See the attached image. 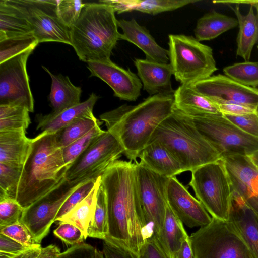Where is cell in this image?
I'll return each mask as SVG.
<instances>
[{"label":"cell","instance_id":"obj_1","mask_svg":"<svg viewBox=\"0 0 258 258\" xmlns=\"http://www.w3.org/2000/svg\"><path fill=\"white\" fill-rule=\"evenodd\" d=\"M101 185L108 216V234L104 240L139 258L145 241L154 232L140 201L134 163L115 161L101 176Z\"/></svg>","mask_w":258,"mask_h":258},{"label":"cell","instance_id":"obj_2","mask_svg":"<svg viewBox=\"0 0 258 258\" xmlns=\"http://www.w3.org/2000/svg\"><path fill=\"white\" fill-rule=\"evenodd\" d=\"M173 94L150 96L136 105L123 104L100 115L130 161H135L157 127L173 112Z\"/></svg>","mask_w":258,"mask_h":258},{"label":"cell","instance_id":"obj_3","mask_svg":"<svg viewBox=\"0 0 258 258\" xmlns=\"http://www.w3.org/2000/svg\"><path fill=\"white\" fill-rule=\"evenodd\" d=\"M68 169L55 133L41 132L31 139L29 152L23 166L16 200L24 208L55 187Z\"/></svg>","mask_w":258,"mask_h":258},{"label":"cell","instance_id":"obj_4","mask_svg":"<svg viewBox=\"0 0 258 258\" xmlns=\"http://www.w3.org/2000/svg\"><path fill=\"white\" fill-rule=\"evenodd\" d=\"M117 20L109 5L87 3L70 28L71 46L84 62L110 58L119 39Z\"/></svg>","mask_w":258,"mask_h":258},{"label":"cell","instance_id":"obj_5","mask_svg":"<svg viewBox=\"0 0 258 258\" xmlns=\"http://www.w3.org/2000/svg\"><path fill=\"white\" fill-rule=\"evenodd\" d=\"M157 141L180 163L184 171H192L221 157L196 127L192 119L174 107L149 142Z\"/></svg>","mask_w":258,"mask_h":258},{"label":"cell","instance_id":"obj_6","mask_svg":"<svg viewBox=\"0 0 258 258\" xmlns=\"http://www.w3.org/2000/svg\"><path fill=\"white\" fill-rule=\"evenodd\" d=\"M168 39L173 75L181 85H189L206 79L218 70L211 47L192 36L170 34Z\"/></svg>","mask_w":258,"mask_h":258},{"label":"cell","instance_id":"obj_7","mask_svg":"<svg viewBox=\"0 0 258 258\" xmlns=\"http://www.w3.org/2000/svg\"><path fill=\"white\" fill-rule=\"evenodd\" d=\"M189 185L212 217L228 221L232 189L222 159L193 170Z\"/></svg>","mask_w":258,"mask_h":258},{"label":"cell","instance_id":"obj_8","mask_svg":"<svg viewBox=\"0 0 258 258\" xmlns=\"http://www.w3.org/2000/svg\"><path fill=\"white\" fill-rule=\"evenodd\" d=\"M189 239L195 258H253L228 221L212 217L209 224L191 233Z\"/></svg>","mask_w":258,"mask_h":258},{"label":"cell","instance_id":"obj_9","mask_svg":"<svg viewBox=\"0 0 258 258\" xmlns=\"http://www.w3.org/2000/svg\"><path fill=\"white\" fill-rule=\"evenodd\" d=\"M191 118L222 159L237 155L250 156L258 151V138L244 132L222 114Z\"/></svg>","mask_w":258,"mask_h":258},{"label":"cell","instance_id":"obj_10","mask_svg":"<svg viewBox=\"0 0 258 258\" xmlns=\"http://www.w3.org/2000/svg\"><path fill=\"white\" fill-rule=\"evenodd\" d=\"M85 181H71L64 177L55 187L24 208L20 222L37 243L40 244L48 234L64 202Z\"/></svg>","mask_w":258,"mask_h":258},{"label":"cell","instance_id":"obj_11","mask_svg":"<svg viewBox=\"0 0 258 258\" xmlns=\"http://www.w3.org/2000/svg\"><path fill=\"white\" fill-rule=\"evenodd\" d=\"M124 152L117 138L105 131L72 163L64 177L71 181L97 179Z\"/></svg>","mask_w":258,"mask_h":258},{"label":"cell","instance_id":"obj_12","mask_svg":"<svg viewBox=\"0 0 258 258\" xmlns=\"http://www.w3.org/2000/svg\"><path fill=\"white\" fill-rule=\"evenodd\" d=\"M136 184L144 215L155 234L161 230L167 203V187L170 178L160 175L140 162L134 161Z\"/></svg>","mask_w":258,"mask_h":258},{"label":"cell","instance_id":"obj_13","mask_svg":"<svg viewBox=\"0 0 258 258\" xmlns=\"http://www.w3.org/2000/svg\"><path fill=\"white\" fill-rule=\"evenodd\" d=\"M15 1L25 13L39 43L58 42L71 45L70 28L57 14L59 1Z\"/></svg>","mask_w":258,"mask_h":258},{"label":"cell","instance_id":"obj_14","mask_svg":"<svg viewBox=\"0 0 258 258\" xmlns=\"http://www.w3.org/2000/svg\"><path fill=\"white\" fill-rule=\"evenodd\" d=\"M33 50L0 63V105H17L34 111V99L27 72L28 58Z\"/></svg>","mask_w":258,"mask_h":258},{"label":"cell","instance_id":"obj_15","mask_svg":"<svg viewBox=\"0 0 258 258\" xmlns=\"http://www.w3.org/2000/svg\"><path fill=\"white\" fill-rule=\"evenodd\" d=\"M215 104L234 102L258 105V89L245 86L226 75L218 74L189 85Z\"/></svg>","mask_w":258,"mask_h":258},{"label":"cell","instance_id":"obj_16","mask_svg":"<svg viewBox=\"0 0 258 258\" xmlns=\"http://www.w3.org/2000/svg\"><path fill=\"white\" fill-rule=\"evenodd\" d=\"M222 160L232 192L258 216V168L249 156L233 155Z\"/></svg>","mask_w":258,"mask_h":258},{"label":"cell","instance_id":"obj_17","mask_svg":"<svg viewBox=\"0 0 258 258\" xmlns=\"http://www.w3.org/2000/svg\"><path fill=\"white\" fill-rule=\"evenodd\" d=\"M91 76L99 78L108 84L114 96L120 100L135 101L141 95L142 83L137 75L113 62L110 58L87 62Z\"/></svg>","mask_w":258,"mask_h":258},{"label":"cell","instance_id":"obj_18","mask_svg":"<svg viewBox=\"0 0 258 258\" xmlns=\"http://www.w3.org/2000/svg\"><path fill=\"white\" fill-rule=\"evenodd\" d=\"M166 194L168 205L188 227H202L212 221V217L201 202L189 192L176 176L170 178Z\"/></svg>","mask_w":258,"mask_h":258},{"label":"cell","instance_id":"obj_19","mask_svg":"<svg viewBox=\"0 0 258 258\" xmlns=\"http://www.w3.org/2000/svg\"><path fill=\"white\" fill-rule=\"evenodd\" d=\"M244 242L253 258H258V216L232 192L228 221Z\"/></svg>","mask_w":258,"mask_h":258},{"label":"cell","instance_id":"obj_20","mask_svg":"<svg viewBox=\"0 0 258 258\" xmlns=\"http://www.w3.org/2000/svg\"><path fill=\"white\" fill-rule=\"evenodd\" d=\"M117 24L123 32L120 33L119 39L137 46L145 53L146 59L168 63V50L160 46L145 27L140 25L134 18L117 20Z\"/></svg>","mask_w":258,"mask_h":258},{"label":"cell","instance_id":"obj_21","mask_svg":"<svg viewBox=\"0 0 258 258\" xmlns=\"http://www.w3.org/2000/svg\"><path fill=\"white\" fill-rule=\"evenodd\" d=\"M134 62L143 89L150 96L174 94L171 81L173 71L170 63L139 58H135Z\"/></svg>","mask_w":258,"mask_h":258},{"label":"cell","instance_id":"obj_22","mask_svg":"<svg viewBox=\"0 0 258 258\" xmlns=\"http://www.w3.org/2000/svg\"><path fill=\"white\" fill-rule=\"evenodd\" d=\"M138 158L145 166L163 176L171 178L185 172L180 163L157 141L149 142Z\"/></svg>","mask_w":258,"mask_h":258},{"label":"cell","instance_id":"obj_23","mask_svg":"<svg viewBox=\"0 0 258 258\" xmlns=\"http://www.w3.org/2000/svg\"><path fill=\"white\" fill-rule=\"evenodd\" d=\"M173 95L175 108L190 117L222 114L216 104L189 85H180Z\"/></svg>","mask_w":258,"mask_h":258},{"label":"cell","instance_id":"obj_24","mask_svg":"<svg viewBox=\"0 0 258 258\" xmlns=\"http://www.w3.org/2000/svg\"><path fill=\"white\" fill-rule=\"evenodd\" d=\"M99 97L92 93L89 98L80 104L58 112L37 116V130L54 133L76 120L93 113L94 106Z\"/></svg>","mask_w":258,"mask_h":258},{"label":"cell","instance_id":"obj_25","mask_svg":"<svg viewBox=\"0 0 258 258\" xmlns=\"http://www.w3.org/2000/svg\"><path fill=\"white\" fill-rule=\"evenodd\" d=\"M31 34V25L16 1L1 0L0 41Z\"/></svg>","mask_w":258,"mask_h":258},{"label":"cell","instance_id":"obj_26","mask_svg":"<svg viewBox=\"0 0 258 258\" xmlns=\"http://www.w3.org/2000/svg\"><path fill=\"white\" fill-rule=\"evenodd\" d=\"M26 133L24 130L0 132V163L23 167L31 145Z\"/></svg>","mask_w":258,"mask_h":258},{"label":"cell","instance_id":"obj_27","mask_svg":"<svg viewBox=\"0 0 258 258\" xmlns=\"http://www.w3.org/2000/svg\"><path fill=\"white\" fill-rule=\"evenodd\" d=\"M227 5L234 12L238 22L236 55L248 61L254 46L258 42V15L254 13L251 6L248 13L244 15L240 12L239 4H235L234 7Z\"/></svg>","mask_w":258,"mask_h":258},{"label":"cell","instance_id":"obj_28","mask_svg":"<svg viewBox=\"0 0 258 258\" xmlns=\"http://www.w3.org/2000/svg\"><path fill=\"white\" fill-rule=\"evenodd\" d=\"M43 69L51 79L49 100L53 112H58L81 103V88L74 85L68 76L54 75L47 68Z\"/></svg>","mask_w":258,"mask_h":258},{"label":"cell","instance_id":"obj_29","mask_svg":"<svg viewBox=\"0 0 258 258\" xmlns=\"http://www.w3.org/2000/svg\"><path fill=\"white\" fill-rule=\"evenodd\" d=\"M119 14L133 11L152 15L176 10L199 0H101Z\"/></svg>","mask_w":258,"mask_h":258},{"label":"cell","instance_id":"obj_30","mask_svg":"<svg viewBox=\"0 0 258 258\" xmlns=\"http://www.w3.org/2000/svg\"><path fill=\"white\" fill-rule=\"evenodd\" d=\"M156 236L161 245L172 258L179 250L183 241L189 236L183 224L168 205L162 227Z\"/></svg>","mask_w":258,"mask_h":258},{"label":"cell","instance_id":"obj_31","mask_svg":"<svg viewBox=\"0 0 258 258\" xmlns=\"http://www.w3.org/2000/svg\"><path fill=\"white\" fill-rule=\"evenodd\" d=\"M238 25L237 19L213 11L198 19L195 29L199 41L211 40Z\"/></svg>","mask_w":258,"mask_h":258},{"label":"cell","instance_id":"obj_32","mask_svg":"<svg viewBox=\"0 0 258 258\" xmlns=\"http://www.w3.org/2000/svg\"><path fill=\"white\" fill-rule=\"evenodd\" d=\"M100 182L101 176L98 178L90 194L57 221L70 223L78 227L85 239L88 237V230L94 214Z\"/></svg>","mask_w":258,"mask_h":258},{"label":"cell","instance_id":"obj_33","mask_svg":"<svg viewBox=\"0 0 258 258\" xmlns=\"http://www.w3.org/2000/svg\"><path fill=\"white\" fill-rule=\"evenodd\" d=\"M101 124L93 113L81 117L55 133L57 144L64 148Z\"/></svg>","mask_w":258,"mask_h":258},{"label":"cell","instance_id":"obj_34","mask_svg":"<svg viewBox=\"0 0 258 258\" xmlns=\"http://www.w3.org/2000/svg\"><path fill=\"white\" fill-rule=\"evenodd\" d=\"M29 111L25 107L0 105V132L24 130L31 123Z\"/></svg>","mask_w":258,"mask_h":258},{"label":"cell","instance_id":"obj_35","mask_svg":"<svg viewBox=\"0 0 258 258\" xmlns=\"http://www.w3.org/2000/svg\"><path fill=\"white\" fill-rule=\"evenodd\" d=\"M108 234V216L105 195L100 184L94 214L88 230V237L105 239Z\"/></svg>","mask_w":258,"mask_h":258},{"label":"cell","instance_id":"obj_36","mask_svg":"<svg viewBox=\"0 0 258 258\" xmlns=\"http://www.w3.org/2000/svg\"><path fill=\"white\" fill-rule=\"evenodd\" d=\"M39 42L33 34L7 38L0 41V63L34 50Z\"/></svg>","mask_w":258,"mask_h":258},{"label":"cell","instance_id":"obj_37","mask_svg":"<svg viewBox=\"0 0 258 258\" xmlns=\"http://www.w3.org/2000/svg\"><path fill=\"white\" fill-rule=\"evenodd\" d=\"M225 75L247 87H258V62L236 63L223 69Z\"/></svg>","mask_w":258,"mask_h":258},{"label":"cell","instance_id":"obj_38","mask_svg":"<svg viewBox=\"0 0 258 258\" xmlns=\"http://www.w3.org/2000/svg\"><path fill=\"white\" fill-rule=\"evenodd\" d=\"M23 167L0 163V199H16Z\"/></svg>","mask_w":258,"mask_h":258},{"label":"cell","instance_id":"obj_39","mask_svg":"<svg viewBox=\"0 0 258 258\" xmlns=\"http://www.w3.org/2000/svg\"><path fill=\"white\" fill-rule=\"evenodd\" d=\"M100 125H97L87 134L62 149V156L66 165L72 163L105 131Z\"/></svg>","mask_w":258,"mask_h":258},{"label":"cell","instance_id":"obj_40","mask_svg":"<svg viewBox=\"0 0 258 258\" xmlns=\"http://www.w3.org/2000/svg\"><path fill=\"white\" fill-rule=\"evenodd\" d=\"M24 209L15 199H0V228L19 222Z\"/></svg>","mask_w":258,"mask_h":258},{"label":"cell","instance_id":"obj_41","mask_svg":"<svg viewBox=\"0 0 258 258\" xmlns=\"http://www.w3.org/2000/svg\"><path fill=\"white\" fill-rule=\"evenodd\" d=\"M97 179L85 181L72 192L59 210L55 221H57L76 205L85 199L95 186Z\"/></svg>","mask_w":258,"mask_h":258},{"label":"cell","instance_id":"obj_42","mask_svg":"<svg viewBox=\"0 0 258 258\" xmlns=\"http://www.w3.org/2000/svg\"><path fill=\"white\" fill-rule=\"evenodd\" d=\"M85 4L81 0H60L57 6L58 17L71 28L79 18Z\"/></svg>","mask_w":258,"mask_h":258},{"label":"cell","instance_id":"obj_43","mask_svg":"<svg viewBox=\"0 0 258 258\" xmlns=\"http://www.w3.org/2000/svg\"><path fill=\"white\" fill-rule=\"evenodd\" d=\"M0 233L29 248L40 245L35 241L29 230L20 221L11 225L0 228Z\"/></svg>","mask_w":258,"mask_h":258},{"label":"cell","instance_id":"obj_44","mask_svg":"<svg viewBox=\"0 0 258 258\" xmlns=\"http://www.w3.org/2000/svg\"><path fill=\"white\" fill-rule=\"evenodd\" d=\"M53 233L65 243L71 245L81 243L85 240L83 233L78 227L66 222H59Z\"/></svg>","mask_w":258,"mask_h":258},{"label":"cell","instance_id":"obj_45","mask_svg":"<svg viewBox=\"0 0 258 258\" xmlns=\"http://www.w3.org/2000/svg\"><path fill=\"white\" fill-rule=\"evenodd\" d=\"M223 115L244 132L258 138L257 113L242 115Z\"/></svg>","mask_w":258,"mask_h":258},{"label":"cell","instance_id":"obj_46","mask_svg":"<svg viewBox=\"0 0 258 258\" xmlns=\"http://www.w3.org/2000/svg\"><path fill=\"white\" fill-rule=\"evenodd\" d=\"M139 258H172L166 251L153 233L145 241L142 248Z\"/></svg>","mask_w":258,"mask_h":258},{"label":"cell","instance_id":"obj_47","mask_svg":"<svg viewBox=\"0 0 258 258\" xmlns=\"http://www.w3.org/2000/svg\"><path fill=\"white\" fill-rule=\"evenodd\" d=\"M95 249L91 245L82 242L72 245L55 258H95Z\"/></svg>","mask_w":258,"mask_h":258},{"label":"cell","instance_id":"obj_48","mask_svg":"<svg viewBox=\"0 0 258 258\" xmlns=\"http://www.w3.org/2000/svg\"><path fill=\"white\" fill-rule=\"evenodd\" d=\"M222 115H242L256 113L257 106L234 102H223L217 104Z\"/></svg>","mask_w":258,"mask_h":258},{"label":"cell","instance_id":"obj_49","mask_svg":"<svg viewBox=\"0 0 258 258\" xmlns=\"http://www.w3.org/2000/svg\"><path fill=\"white\" fill-rule=\"evenodd\" d=\"M29 248H30L26 247L12 238L0 233V252L16 255Z\"/></svg>","mask_w":258,"mask_h":258},{"label":"cell","instance_id":"obj_50","mask_svg":"<svg viewBox=\"0 0 258 258\" xmlns=\"http://www.w3.org/2000/svg\"><path fill=\"white\" fill-rule=\"evenodd\" d=\"M102 253L104 258H136L111 242L103 240Z\"/></svg>","mask_w":258,"mask_h":258},{"label":"cell","instance_id":"obj_51","mask_svg":"<svg viewBox=\"0 0 258 258\" xmlns=\"http://www.w3.org/2000/svg\"><path fill=\"white\" fill-rule=\"evenodd\" d=\"M173 258H195L189 236L183 241L180 249Z\"/></svg>","mask_w":258,"mask_h":258},{"label":"cell","instance_id":"obj_52","mask_svg":"<svg viewBox=\"0 0 258 258\" xmlns=\"http://www.w3.org/2000/svg\"><path fill=\"white\" fill-rule=\"evenodd\" d=\"M59 247L54 244H50L41 248L37 258H55L60 253Z\"/></svg>","mask_w":258,"mask_h":258},{"label":"cell","instance_id":"obj_53","mask_svg":"<svg viewBox=\"0 0 258 258\" xmlns=\"http://www.w3.org/2000/svg\"><path fill=\"white\" fill-rule=\"evenodd\" d=\"M41 245L31 247L12 258H37L41 251Z\"/></svg>","mask_w":258,"mask_h":258},{"label":"cell","instance_id":"obj_54","mask_svg":"<svg viewBox=\"0 0 258 258\" xmlns=\"http://www.w3.org/2000/svg\"><path fill=\"white\" fill-rule=\"evenodd\" d=\"M213 3L216 4H223L226 5H231V4H248L250 6H252L253 8H255L257 11V15H258V0H228V1H213Z\"/></svg>","mask_w":258,"mask_h":258},{"label":"cell","instance_id":"obj_55","mask_svg":"<svg viewBox=\"0 0 258 258\" xmlns=\"http://www.w3.org/2000/svg\"><path fill=\"white\" fill-rule=\"evenodd\" d=\"M249 156L255 164L258 165V151Z\"/></svg>","mask_w":258,"mask_h":258},{"label":"cell","instance_id":"obj_56","mask_svg":"<svg viewBox=\"0 0 258 258\" xmlns=\"http://www.w3.org/2000/svg\"><path fill=\"white\" fill-rule=\"evenodd\" d=\"M95 258H104L102 251L99 250L97 248H96L95 252Z\"/></svg>","mask_w":258,"mask_h":258},{"label":"cell","instance_id":"obj_57","mask_svg":"<svg viewBox=\"0 0 258 258\" xmlns=\"http://www.w3.org/2000/svg\"><path fill=\"white\" fill-rule=\"evenodd\" d=\"M256 113L258 115V105L257 106V107H256Z\"/></svg>","mask_w":258,"mask_h":258},{"label":"cell","instance_id":"obj_58","mask_svg":"<svg viewBox=\"0 0 258 258\" xmlns=\"http://www.w3.org/2000/svg\"><path fill=\"white\" fill-rule=\"evenodd\" d=\"M256 165V166L257 167V168H258V165L257 164H255Z\"/></svg>","mask_w":258,"mask_h":258},{"label":"cell","instance_id":"obj_59","mask_svg":"<svg viewBox=\"0 0 258 258\" xmlns=\"http://www.w3.org/2000/svg\"><path fill=\"white\" fill-rule=\"evenodd\" d=\"M257 48H258V46H257Z\"/></svg>","mask_w":258,"mask_h":258}]
</instances>
